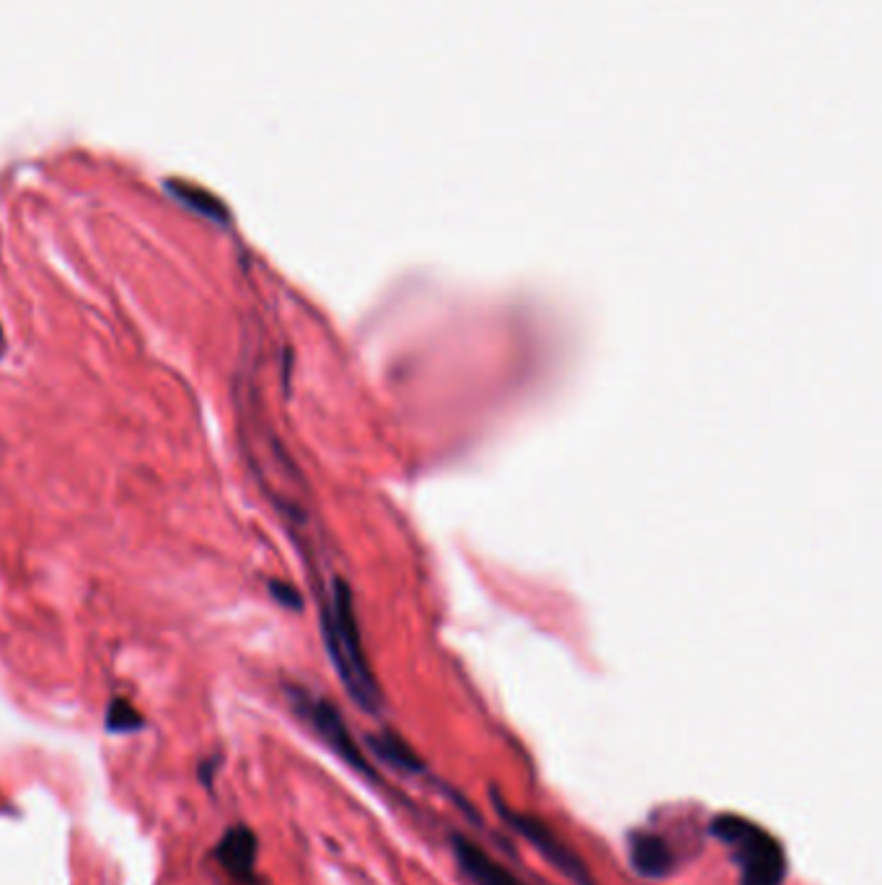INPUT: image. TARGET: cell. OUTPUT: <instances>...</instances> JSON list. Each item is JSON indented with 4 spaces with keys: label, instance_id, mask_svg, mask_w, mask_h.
I'll return each instance as SVG.
<instances>
[{
    "label": "cell",
    "instance_id": "obj_1",
    "mask_svg": "<svg viewBox=\"0 0 882 885\" xmlns=\"http://www.w3.org/2000/svg\"><path fill=\"white\" fill-rule=\"evenodd\" d=\"M322 627H324L326 650H330V658L334 668H337L339 681L345 683L347 694L353 696V702L361 706V710L373 714L381 712V706H384V694H381L376 675H373L368 658H365L353 593H349L347 582L334 580L332 598L324 611Z\"/></svg>",
    "mask_w": 882,
    "mask_h": 885
},
{
    "label": "cell",
    "instance_id": "obj_2",
    "mask_svg": "<svg viewBox=\"0 0 882 885\" xmlns=\"http://www.w3.org/2000/svg\"><path fill=\"white\" fill-rule=\"evenodd\" d=\"M712 836L730 846L740 867V885H782L787 877V857L782 844L769 831L756 826L743 815L722 813L712 821Z\"/></svg>",
    "mask_w": 882,
    "mask_h": 885
},
{
    "label": "cell",
    "instance_id": "obj_3",
    "mask_svg": "<svg viewBox=\"0 0 882 885\" xmlns=\"http://www.w3.org/2000/svg\"><path fill=\"white\" fill-rule=\"evenodd\" d=\"M489 797H491V803H495V811L499 813V818H503L507 826L515 831V834L526 838L530 846H536V852L541 854V857L549 862L554 869H559V873L565 875L569 883L572 885H598L596 877H592V873L588 869V865L577 857L572 846H567L557 834H554L551 826H546V823L538 821L536 815L515 811V807H510L503 797H499V792L495 787L489 790Z\"/></svg>",
    "mask_w": 882,
    "mask_h": 885
},
{
    "label": "cell",
    "instance_id": "obj_4",
    "mask_svg": "<svg viewBox=\"0 0 882 885\" xmlns=\"http://www.w3.org/2000/svg\"><path fill=\"white\" fill-rule=\"evenodd\" d=\"M291 696L295 702V710H298L303 718L314 725L316 733L324 738V743L330 745V749L337 753V756L345 761L347 766H353L355 772H361L363 776L376 780V772H373L368 759L363 756L361 745L355 743V738L347 730L337 706H334L332 702H326V699H314V696L303 694V691H298V689H293Z\"/></svg>",
    "mask_w": 882,
    "mask_h": 885
},
{
    "label": "cell",
    "instance_id": "obj_5",
    "mask_svg": "<svg viewBox=\"0 0 882 885\" xmlns=\"http://www.w3.org/2000/svg\"><path fill=\"white\" fill-rule=\"evenodd\" d=\"M215 857L231 877H236V881H241V883H252L254 865H256L254 831L246 826H233L225 831L221 842H217Z\"/></svg>",
    "mask_w": 882,
    "mask_h": 885
},
{
    "label": "cell",
    "instance_id": "obj_6",
    "mask_svg": "<svg viewBox=\"0 0 882 885\" xmlns=\"http://www.w3.org/2000/svg\"><path fill=\"white\" fill-rule=\"evenodd\" d=\"M450 842L460 869H464L476 885H523L510 869H505L499 862L491 859L487 852L479 850L474 842H468L466 836L453 834Z\"/></svg>",
    "mask_w": 882,
    "mask_h": 885
},
{
    "label": "cell",
    "instance_id": "obj_7",
    "mask_svg": "<svg viewBox=\"0 0 882 885\" xmlns=\"http://www.w3.org/2000/svg\"><path fill=\"white\" fill-rule=\"evenodd\" d=\"M629 862L642 877L658 881L673 873L676 857L668 842L662 836L647 834V831H637L629 836Z\"/></svg>",
    "mask_w": 882,
    "mask_h": 885
},
{
    "label": "cell",
    "instance_id": "obj_8",
    "mask_svg": "<svg viewBox=\"0 0 882 885\" xmlns=\"http://www.w3.org/2000/svg\"><path fill=\"white\" fill-rule=\"evenodd\" d=\"M368 749L376 753V759L384 761V764L399 769L404 774H423L425 772V761L419 759V753L412 749V745L399 738L392 730H381V733H371L365 738Z\"/></svg>",
    "mask_w": 882,
    "mask_h": 885
},
{
    "label": "cell",
    "instance_id": "obj_9",
    "mask_svg": "<svg viewBox=\"0 0 882 885\" xmlns=\"http://www.w3.org/2000/svg\"><path fill=\"white\" fill-rule=\"evenodd\" d=\"M169 190L179 202H184L186 207H192L194 213L205 215V217H210V221L229 223V210H225L221 200L213 197V194H207L205 190H197V186L184 184V182H169Z\"/></svg>",
    "mask_w": 882,
    "mask_h": 885
},
{
    "label": "cell",
    "instance_id": "obj_10",
    "mask_svg": "<svg viewBox=\"0 0 882 885\" xmlns=\"http://www.w3.org/2000/svg\"><path fill=\"white\" fill-rule=\"evenodd\" d=\"M145 725L143 714H140L128 699H112L107 710V730L112 733H132Z\"/></svg>",
    "mask_w": 882,
    "mask_h": 885
},
{
    "label": "cell",
    "instance_id": "obj_11",
    "mask_svg": "<svg viewBox=\"0 0 882 885\" xmlns=\"http://www.w3.org/2000/svg\"><path fill=\"white\" fill-rule=\"evenodd\" d=\"M270 593L275 596L280 603L287 606V609H301V596L295 593V590H293L291 586H285V582L272 580V582H270Z\"/></svg>",
    "mask_w": 882,
    "mask_h": 885
},
{
    "label": "cell",
    "instance_id": "obj_12",
    "mask_svg": "<svg viewBox=\"0 0 882 885\" xmlns=\"http://www.w3.org/2000/svg\"><path fill=\"white\" fill-rule=\"evenodd\" d=\"M213 772H215V761H202L200 766V780L205 787H213Z\"/></svg>",
    "mask_w": 882,
    "mask_h": 885
},
{
    "label": "cell",
    "instance_id": "obj_13",
    "mask_svg": "<svg viewBox=\"0 0 882 885\" xmlns=\"http://www.w3.org/2000/svg\"><path fill=\"white\" fill-rule=\"evenodd\" d=\"M6 345H3V329H0V353H3Z\"/></svg>",
    "mask_w": 882,
    "mask_h": 885
}]
</instances>
